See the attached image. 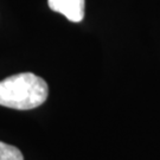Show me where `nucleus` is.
I'll list each match as a JSON object with an SVG mask.
<instances>
[{"mask_svg":"<svg viewBox=\"0 0 160 160\" xmlns=\"http://www.w3.org/2000/svg\"><path fill=\"white\" fill-rule=\"evenodd\" d=\"M52 11L63 14L72 23H80L84 18L86 0H48Z\"/></svg>","mask_w":160,"mask_h":160,"instance_id":"f03ea898","label":"nucleus"},{"mask_svg":"<svg viewBox=\"0 0 160 160\" xmlns=\"http://www.w3.org/2000/svg\"><path fill=\"white\" fill-rule=\"evenodd\" d=\"M0 160H24V157L17 147L0 141Z\"/></svg>","mask_w":160,"mask_h":160,"instance_id":"7ed1b4c3","label":"nucleus"},{"mask_svg":"<svg viewBox=\"0 0 160 160\" xmlns=\"http://www.w3.org/2000/svg\"><path fill=\"white\" fill-rule=\"evenodd\" d=\"M49 88L42 77L32 72L12 75L0 81V106L17 110H30L42 106Z\"/></svg>","mask_w":160,"mask_h":160,"instance_id":"f257e3e1","label":"nucleus"}]
</instances>
